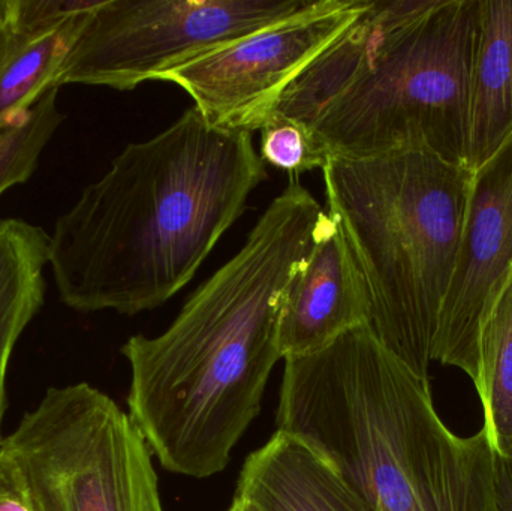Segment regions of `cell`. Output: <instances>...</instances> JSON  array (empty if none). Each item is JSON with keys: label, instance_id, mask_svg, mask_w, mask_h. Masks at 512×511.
I'll return each mask as SVG.
<instances>
[{"label": "cell", "instance_id": "obj_3", "mask_svg": "<svg viewBox=\"0 0 512 511\" xmlns=\"http://www.w3.org/2000/svg\"><path fill=\"white\" fill-rule=\"evenodd\" d=\"M277 426L316 450L372 511H499L486 431L454 434L429 381L369 327L285 360Z\"/></svg>", "mask_w": 512, "mask_h": 511}, {"label": "cell", "instance_id": "obj_13", "mask_svg": "<svg viewBox=\"0 0 512 511\" xmlns=\"http://www.w3.org/2000/svg\"><path fill=\"white\" fill-rule=\"evenodd\" d=\"M512 132V0H480L472 63L468 158L478 170Z\"/></svg>", "mask_w": 512, "mask_h": 511}, {"label": "cell", "instance_id": "obj_1", "mask_svg": "<svg viewBox=\"0 0 512 511\" xmlns=\"http://www.w3.org/2000/svg\"><path fill=\"white\" fill-rule=\"evenodd\" d=\"M324 212L291 179L245 245L189 297L164 333L135 335L123 345L131 366L129 417L165 470L206 479L227 467L282 359L283 300Z\"/></svg>", "mask_w": 512, "mask_h": 511}, {"label": "cell", "instance_id": "obj_20", "mask_svg": "<svg viewBox=\"0 0 512 511\" xmlns=\"http://www.w3.org/2000/svg\"><path fill=\"white\" fill-rule=\"evenodd\" d=\"M230 511H258L251 504L245 503V501L234 500L233 506Z\"/></svg>", "mask_w": 512, "mask_h": 511}, {"label": "cell", "instance_id": "obj_12", "mask_svg": "<svg viewBox=\"0 0 512 511\" xmlns=\"http://www.w3.org/2000/svg\"><path fill=\"white\" fill-rule=\"evenodd\" d=\"M236 500L258 511H372L316 450L282 429L246 459Z\"/></svg>", "mask_w": 512, "mask_h": 511}, {"label": "cell", "instance_id": "obj_10", "mask_svg": "<svg viewBox=\"0 0 512 511\" xmlns=\"http://www.w3.org/2000/svg\"><path fill=\"white\" fill-rule=\"evenodd\" d=\"M369 321L366 279L342 228L324 212L312 251L283 300L280 356L286 360L318 353Z\"/></svg>", "mask_w": 512, "mask_h": 511}, {"label": "cell", "instance_id": "obj_5", "mask_svg": "<svg viewBox=\"0 0 512 511\" xmlns=\"http://www.w3.org/2000/svg\"><path fill=\"white\" fill-rule=\"evenodd\" d=\"M327 213L370 294L369 330L429 381L436 333L462 245L474 171L423 149L331 156Z\"/></svg>", "mask_w": 512, "mask_h": 511}, {"label": "cell", "instance_id": "obj_18", "mask_svg": "<svg viewBox=\"0 0 512 511\" xmlns=\"http://www.w3.org/2000/svg\"><path fill=\"white\" fill-rule=\"evenodd\" d=\"M0 511H32L14 465L0 450Z\"/></svg>", "mask_w": 512, "mask_h": 511}, {"label": "cell", "instance_id": "obj_9", "mask_svg": "<svg viewBox=\"0 0 512 511\" xmlns=\"http://www.w3.org/2000/svg\"><path fill=\"white\" fill-rule=\"evenodd\" d=\"M512 267V132L474 171L462 245L436 333L433 362L478 380L480 332Z\"/></svg>", "mask_w": 512, "mask_h": 511}, {"label": "cell", "instance_id": "obj_6", "mask_svg": "<svg viewBox=\"0 0 512 511\" xmlns=\"http://www.w3.org/2000/svg\"><path fill=\"white\" fill-rule=\"evenodd\" d=\"M0 450L32 511H164L143 434L90 384L48 389Z\"/></svg>", "mask_w": 512, "mask_h": 511}, {"label": "cell", "instance_id": "obj_7", "mask_svg": "<svg viewBox=\"0 0 512 511\" xmlns=\"http://www.w3.org/2000/svg\"><path fill=\"white\" fill-rule=\"evenodd\" d=\"M315 0H99L56 86L129 92L144 81L309 8Z\"/></svg>", "mask_w": 512, "mask_h": 511}, {"label": "cell", "instance_id": "obj_11", "mask_svg": "<svg viewBox=\"0 0 512 511\" xmlns=\"http://www.w3.org/2000/svg\"><path fill=\"white\" fill-rule=\"evenodd\" d=\"M98 3L0 0V132L57 87L60 68Z\"/></svg>", "mask_w": 512, "mask_h": 511}, {"label": "cell", "instance_id": "obj_16", "mask_svg": "<svg viewBox=\"0 0 512 511\" xmlns=\"http://www.w3.org/2000/svg\"><path fill=\"white\" fill-rule=\"evenodd\" d=\"M59 87L48 90L29 111L0 132V195L26 183L35 173L42 152L65 120Z\"/></svg>", "mask_w": 512, "mask_h": 511}, {"label": "cell", "instance_id": "obj_14", "mask_svg": "<svg viewBox=\"0 0 512 511\" xmlns=\"http://www.w3.org/2000/svg\"><path fill=\"white\" fill-rule=\"evenodd\" d=\"M48 264L50 234L44 228L23 219H0V431L9 360L18 339L44 305Z\"/></svg>", "mask_w": 512, "mask_h": 511}, {"label": "cell", "instance_id": "obj_15", "mask_svg": "<svg viewBox=\"0 0 512 511\" xmlns=\"http://www.w3.org/2000/svg\"><path fill=\"white\" fill-rule=\"evenodd\" d=\"M475 389L493 452L498 458H512V267L481 324Z\"/></svg>", "mask_w": 512, "mask_h": 511}, {"label": "cell", "instance_id": "obj_19", "mask_svg": "<svg viewBox=\"0 0 512 511\" xmlns=\"http://www.w3.org/2000/svg\"><path fill=\"white\" fill-rule=\"evenodd\" d=\"M496 497L499 511H512V458L496 456Z\"/></svg>", "mask_w": 512, "mask_h": 511}, {"label": "cell", "instance_id": "obj_17", "mask_svg": "<svg viewBox=\"0 0 512 511\" xmlns=\"http://www.w3.org/2000/svg\"><path fill=\"white\" fill-rule=\"evenodd\" d=\"M259 132V156L264 164L285 171L291 179L307 171L322 170L330 159L327 147L309 126L279 111L267 117Z\"/></svg>", "mask_w": 512, "mask_h": 511}, {"label": "cell", "instance_id": "obj_8", "mask_svg": "<svg viewBox=\"0 0 512 511\" xmlns=\"http://www.w3.org/2000/svg\"><path fill=\"white\" fill-rule=\"evenodd\" d=\"M369 0H315L309 8L194 57L158 81L185 90L218 128L259 131L298 75L366 9Z\"/></svg>", "mask_w": 512, "mask_h": 511}, {"label": "cell", "instance_id": "obj_2", "mask_svg": "<svg viewBox=\"0 0 512 511\" xmlns=\"http://www.w3.org/2000/svg\"><path fill=\"white\" fill-rule=\"evenodd\" d=\"M265 168L252 132L210 125L195 105L128 144L54 224L63 305L132 317L167 303L245 212Z\"/></svg>", "mask_w": 512, "mask_h": 511}, {"label": "cell", "instance_id": "obj_4", "mask_svg": "<svg viewBox=\"0 0 512 511\" xmlns=\"http://www.w3.org/2000/svg\"><path fill=\"white\" fill-rule=\"evenodd\" d=\"M480 0H369L276 110L331 156L423 149L466 165Z\"/></svg>", "mask_w": 512, "mask_h": 511}]
</instances>
